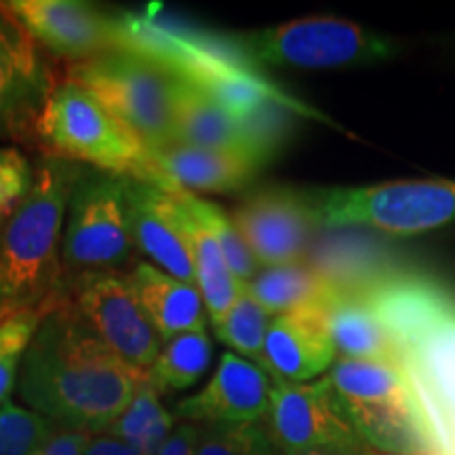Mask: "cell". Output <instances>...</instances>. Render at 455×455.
Listing matches in <instances>:
<instances>
[{"mask_svg": "<svg viewBox=\"0 0 455 455\" xmlns=\"http://www.w3.org/2000/svg\"><path fill=\"white\" fill-rule=\"evenodd\" d=\"M60 299L68 301L91 333L131 367L148 371L155 365L163 341L141 310L127 275L112 270L68 275Z\"/></svg>", "mask_w": 455, "mask_h": 455, "instance_id": "10", "label": "cell"}, {"mask_svg": "<svg viewBox=\"0 0 455 455\" xmlns=\"http://www.w3.org/2000/svg\"><path fill=\"white\" fill-rule=\"evenodd\" d=\"M283 455H338V453L323 451V449H301V451H287Z\"/></svg>", "mask_w": 455, "mask_h": 455, "instance_id": "37", "label": "cell"}, {"mask_svg": "<svg viewBox=\"0 0 455 455\" xmlns=\"http://www.w3.org/2000/svg\"><path fill=\"white\" fill-rule=\"evenodd\" d=\"M127 49L155 57L181 81L195 84L236 116L251 121L268 106H287V95L255 70L235 44L212 43L146 13H124Z\"/></svg>", "mask_w": 455, "mask_h": 455, "instance_id": "3", "label": "cell"}, {"mask_svg": "<svg viewBox=\"0 0 455 455\" xmlns=\"http://www.w3.org/2000/svg\"><path fill=\"white\" fill-rule=\"evenodd\" d=\"M175 428V415L163 405L161 395L150 384H141L138 395L127 409L118 415L106 432L129 445H133L144 455H156L158 449Z\"/></svg>", "mask_w": 455, "mask_h": 455, "instance_id": "26", "label": "cell"}, {"mask_svg": "<svg viewBox=\"0 0 455 455\" xmlns=\"http://www.w3.org/2000/svg\"><path fill=\"white\" fill-rule=\"evenodd\" d=\"M198 432H201V426L181 422L180 426H175L156 455H196Z\"/></svg>", "mask_w": 455, "mask_h": 455, "instance_id": "34", "label": "cell"}, {"mask_svg": "<svg viewBox=\"0 0 455 455\" xmlns=\"http://www.w3.org/2000/svg\"><path fill=\"white\" fill-rule=\"evenodd\" d=\"M186 201L190 204V209L198 215V220L209 228V232L215 236V241L221 247L228 268L241 283H249L251 278L261 270L258 259L253 258V253L249 251L247 243L243 241V236L238 235L236 226L232 224L230 215H226L218 204L198 198L195 192L186 190Z\"/></svg>", "mask_w": 455, "mask_h": 455, "instance_id": "28", "label": "cell"}, {"mask_svg": "<svg viewBox=\"0 0 455 455\" xmlns=\"http://www.w3.org/2000/svg\"><path fill=\"white\" fill-rule=\"evenodd\" d=\"M53 76L30 34L0 9V140H20L34 131Z\"/></svg>", "mask_w": 455, "mask_h": 455, "instance_id": "16", "label": "cell"}, {"mask_svg": "<svg viewBox=\"0 0 455 455\" xmlns=\"http://www.w3.org/2000/svg\"><path fill=\"white\" fill-rule=\"evenodd\" d=\"M272 318L275 316L253 298L247 283H244L235 304L221 316V321L215 323L213 329L221 344L230 346L238 356L259 365L261 348H264V339Z\"/></svg>", "mask_w": 455, "mask_h": 455, "instance_id": "27", "label": "cell"}, {"mask_svg": "<svg viewBox=\"0 0 455 455\" xmlns=\"http://www.w3.org/2000/svg\"><path fill=\"white\" fill-rule=\"evenodd\" d=\"M312 224L363 226L388 235H418L455 220V181H388L361 188L301 190Z\"/></svg>", "mask_w": 455, "mask_h": 455, "instance_id": "7", "label": "cell"}, {"mask_svg": "<svg viewBox=\"0 0 455 455\" xmlns=\"http://www.w3.org/2000/svg\"><path fill=\"white\" fill-rule=\"evenodd\" d=\"M36 44L74 64L108 51L127 49L124 13L83 0H7L0 3Z\"/></svg>", "mask_w": 455, "mask_h": 455, "instance_id": "13", "label": "cell"}, {"mask_svg": "<svg viewBox=\"0 0 455 455\" xmlns=\"http://www.w3.org/2000/svg\"><path fill=\"white\" fill-rule=\"evenodd\" d=\"M133 251L129 235L124 180L83 167L68 201L61 261L68 275L112 270L127 264Z\"/></svg>", "mask_w": 455, "mask_h": 455, "instance_id": "8", "label": "cell"}, {"mask_svg": "<svg viewBox=\"0 0 455 455\" xmlns=\"http://www.w3.org/2000/svg\"><path fill=\"white\" fill-rule=\"evenodd\" d=\"M127 278L163 344L175 335L204 329L207 308L196 284L178 281L146 261L135 266Z\"/></svg>", "mask_w": 455, "mask_h": 455, "instance_id": "20", "label": "cell"}, {"mask_svg": "<svg viewBox=\"0 0 455 455\" xmlns=\"http://www.w3.org/2000/svg\"><path fill=\"white\" fill-rule=\"evenodd\" d=\"M367 455H390V453H373V451H371V449H369V451H367ZM419 455H432V453H419Z\"/></svg>", "mask_w": 455, "mask_h": 455, "instance_id": "38", "label": "cell"}, {"mask_svg": "<svg viewBox=\"0 0 455 455\" xmlns=\"http://www.w3.org/2000/svg\"><path fill=\"white\" fill-rule=\"evenodd\" d=\"M327 379L341 413L367 447L390 455H435L422 411L401 369L339 358Z\"/></svg>", "mask_w": 455, "mask_h": 455, "instance_id": "6", "label": "cell"}, {"mask_svg": "<svg viewBox=\"0 0 455 455\" xmlns=\"http://www.w3.org/2000/svg\"><path fill=\"white\" fill-rule=\"evenodd\" d=\"M83 455H144V453L138 451L133 445H129V443L108 435V432H100V435H89L87 447H84Z\"/></svg>", "mask_w": 455, "mask_h": 455, "instance_id": "35", "label": "cell"}, {"mask_svg": "<svg viewBox=\"0 0 455 455\" xmlns=\"http://www.w3.org/2000/svg\"><path fill=\"white\" fill-rule=\"evenodd\" d=\"M47 310H34L17 316L13 333L0 346V403H7L11 392L17 386L21 358H24L26 348L30 346L34 333L38 329V323H41Z\"/></svg>", "mask_w": 455, "mask_h": 455, "instance_id": "32", "label": "cell"}, {"mask_svg": "<svg viewBox=\"0 0 455 455\" xmlns=\"http://www.w3.org/2000/svg\"><path fill=\"white\" fill-rule=\"evenodd\" d=\"M270 390L272 379L264 369L235 352H226L212 379L196 395L180 401L173 415L196 426L264 422Z\"/></svg>", "mask_w": 455, "mask_h": 455, "instance_id": "17", "label": "cell"}, {"mask_svg": "<svg viewBox=\"0 0 455 455\" xmlns=\"http://www.w3.org/2000/svg\"><path fill=\"white\" fill-rule=\"evenodd\" d=\"M264 422L201 426L196 455H276Z\"/></svg>", "mask_w": 455, "mask_h": 455, "instance_id": "29", "label": "cell"}, {"mask_svg": "<svg viewBox=\"0 0 455 455\" xmlns=\"http://www.w3.org/2000/svg\"><path fill=\"white\" fill-rule=\"evenodd\" d=\"M335 352L325 299L272 318L259 367L276 382L306 384L333 365Z\"/></svg>", "mask_w": 455, "mask_h": 455, "instance_id": "18", "label": "cell"}, {"mask_svg": "<svg viewBox=\"0 0 455 455\" xmlns=\"http://www.w3.org/2000/svg\"><path fill=\"white\" fill-rule=\"evenodd\" d=\"M255 299L272 316L284 315L310 304H321L333 289V278L301 264L261 268L247 283Z\"/></svg>", "mask_w": 455, "mask_h": 455, "instance_id": "24", "label": "cell"}, {"mask_svg": "<svg viewBox=\"0 0 455 455\" xmlns=\"http://www.w3.org/2000/svg\"><path fill=\"white\" fill-rule=\"evenodd\" d=\"M89 435L87 432L57 428L51 432V436L43 443L36 455H83L84 447H87Z\"/></svg>", "mask_w": 455, "mask_h": 455, "instance_id": "33", "label": "cell"}, {"mask_svg": "<svg viewBox=\"0 0 455 455\" xmlns=\"http://www.w3.org/2000/svg\"><path fill=\"white\" fill-rule=\"evenodd\" d=\"M158 171L188 192H236L249 186L261 163L235 152L169 144L150 150Z\"/></svg>", "mask_w": 455, "mask_h": 455, "instance_id": "21", "label": "cell"}, {"mask_svg": "<svg viewBox=\"0 0 455 455\" xmlns=\"http://www.w3.org/2000/svg\"><path fill=\"white\" fill-rule=\"evenodd\" d=\"M57 426L32 409L0 403V455H36Z\"/></svg>", "mask_w": 455, "mask_h": 455, "instance_id": "30", "label": "cell"}, {"mask_svg": "<svg viewBox=\"0 0 455 455\" xmlns=\"http://www.w3.org/2000/svg\"><path fill=\"white\" fill-rule=\"evenodd\" d=\"M327 312L335 350L341 352V356L398 367L395 341L363 299L356 284L333 278V289L327 295Z\"/></svg>", "mask_w": 455, "mask_h": 455, "instance_id": "23", "label": "cell"}, {"mask_svg": "<svg viewBox=\"0 0 455 455\" xmlns=\"http://www.w3.org/2000/svg\"><path fill=\"white\" fill-rule=\"evenodd\" d=\"M169 195L175 207V218H178L188 249H190L196 289L201 291L204 308H207V315L212 318V325H215L235 304L244 283L238 281L228 268L226 258L215 236L188 204L184 188H171Z\"/></svg>", "mask_w": 455, "mask_h": 455, "instance_id": "22", "label": "cell"}, {"mask_svg": "<svg viewBox=\"0 0 455 455\" xmlns=\"http://www.w3.org/2000/svg\"><path fill=\"white\" fill-rule=\"evenodd\" d=\"M230 220L261 268L299 264L315 228L301 190L281 186L244 196Z\"/></svg>", "mask_w": 455, "mask_h": 455, "instance_id": "14", "label": "cell"}, {"mask_svg": "<svg viewBox=\"0 0 455 455\" xmlns=\"http://www.w3.org/2000/svg\"><path fill=\"white\" fill-rule=\"evenodd\" d=\"M232 44L251 64L293 68L369 64L392 53L388 38L338 17H304L266 30L238 34Z\"/></svg>", "mask_w": 455, "mask_h": 455, "instance_id": "9", "label": "cell"}, {"mask_svg": "<svg viewBox=\"0 0 455 455\" xmlns=\"http://www.w3.org/2000/svg\"><path fill=\"white\" fill-rule=\"evenodd\" d=\"M264 426L281 453L301 449H323L338 455H367L369 451L341 413L327 378L312 384L272 379Z\"/></svg>", "mask_w": 455, "mask_h": 455, "instance_id": "12", "label": "cell"}, {"mask_svg": "<svg viewBox=\"0 0 455 455\" xmlns=\"http://www.w3.org/2000/svg\"><path fill=\"white\" fill-rule=\"evenodd\" d=\"M32 133L41 141L44 156L104 171L123 180L144 181L163 190L180 188L158 171L150 148L76 83L55 84Z\"/></svg>", "mask_w": 455, "mask_h": 455, "instance_id": "4", "label": "cell"}, {"mask_svg": "<svg viewBox=\"0 0 455 455\" xmlns=\"http://www.w3.org/2000/svg\"><path fill=\"white\" fill-rule=\"evenodd\" d=\"M124 201L133 247L140 249L158 270L178 281L196 284L190 249L175 218L169 190L124 180Z\"/></svg>", "mask_w": 455, "mask_h": 455, "instance_id": "19", "label": "cell"}, {"mask_svg": "<svg viewBox=\"0 0 455 455\" xmlns=\"http://www.w3.org/2000/svg\"><path fill=\"white\" fill-rule=\"evenodd\" d=\"M276 138L278 124L268 112H259L251 121H244L212 95L180 78L175 144L235 152L264 164L270 158Z\"/></svg>", "mask_w": 455, "mask_h": 455, "instance_id": "15", "label": "cell"}, {"mask_svg": "<svg viewBox=\"0 0 455 455\" xmlns=\"http://www.w3.org/2000/svg\"><path fill=\"white\" fill-rule=\"evenodd\" d=\"M83 164L43 156L26 201L0 224V325L60 299L66 270L61 236L70 192Z\"/></svg>", "mask_w": 455, "mask_h": 455, "instance_id": "2", "label": "cell"}, {"mask_svg": "<svg viewBox=\"0 0 455 455\" xmlns=\"http://www.w3.org/2000/svg\"><path fill=\"white\" fill-rule=\"evenodd\" d=\"M68 81L93 93L150 150L175 144L180 78L155 57L133 49L76 61Z\"/></svg>", "mask_w": 455, "mask_h": 455, "instance_id": "5", "label": "cell"}, {"mask_svg": "<svg viewBox=\"0 0 455 455\" xmlns=\"http://www.w3.org/2000/svg\"><path fill=\"white\" fill-rule=\"evenodd\" d=\"M435 455H455V298L422 329L396 344Z\"/></svg>", "mask_w": 455, "mask_h": 455, "instance_id": "11", "label": "cell"}, {"mask_svg": "<svg viewBox=\"0 0 455 455\" xmlns=\"http://www.w3.org/2000/svg\"><path fill=\"white\" fill-rule=\"evenodd\" d=\"M144 382L146 371L108 350L72 306L57 299L21 358L17 390L28 409L60 428L100 435Z\"/></svg>", "mask_w": 455, "mask_h": 455, "instance_id": "1", "label": "cell"}, {"mask_svg": "<svg viewBox=\"0 0 455 455\" xmlns=\"http://www.w3.org/2000/svg\"><path fill=\"white\" fill-rule=\"evenodd\" d=\"M13 327H15V318H11V321L3 323V325H0V346H3L4 341L9 339V335L13 333Z\"/></svg>", "mask_w": 455, "mask_h": 455, "instance_id": "36", "label": "cell"}, {"mask_svg": "<svg viewBox=\"0 0 455 455\" xmlns=\"http://www.w3.org/2000/svg\"><path fill=\"white\" fill-rule=\"evenodd\" d=\"M213 346L207 331L181 333L164 341L155 365L146 371L148 384L158 395L192 388L212 365Z\"/></svg>", "mask_w": 455, "mask_h": 455, "instance_id": "25", "label": "cell"}, {"mask_svg": "<svg viewBox=\"0 0 455 455\" xmlns=\"http://www.w3.org/2000/svg\"><path fill=\"white\" fill-rule=\"evenodd\" d=\"M34 184V164L17 148H0V224L26 201Z\"/></svg>", "mask_w": 455, "mask_h": 455, "instance_id": "31", "label": "cell"}]
</instances>
